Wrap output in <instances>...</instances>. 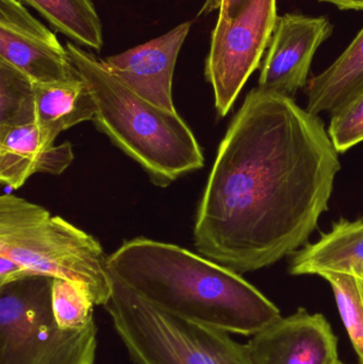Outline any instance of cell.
<instances>
[{"label": "cell", "instance_id": "8fae6325", "mask_svg": "<svg viewBox=\"0 0 363 364\" xmlns=\"http://www.w3.org/2000/svg\"><path fill=\"white\" fill-rule=\"evenodd\" d=\"M193 21H185L159 38L102 59L109 72L151 104L177 112L173 76L181 47Z\"/></svg>", "mask_w": 363, "mask_h": 364}, {"label": "cell", "instance_id": "4fadbf2b", "mask_svg": "<svg viewBox=\"0 0 363 364\" xmlns=\"http://www.w3.org/2000/svg\"><path fill=\"white\" fill-rule=\"evenodd\" d=\"M363 263V220H341L315 244L294 252L292 275L341 273L353 275Z\"/></svg>", "mask_w": 363, "mask_h": 364}, {"label": "cell", "instance_id": "5bb4252c", "mask_svg": "<svg viewBox=\"0 0 363 364\" xmlns=\"http://www.w3.org/2000/svg\"><path fill=\"white\" fill-rule=\"evenodd\" d=\"M306 110L318 115L340 110L363 94V28L347 50L309 81Z\"/></svg>", "mask_w": 363, "mask_h": 364}, {"label": "cell", "instance_id": "ba28073f", "mask_svg": "<svg viewBox=\"0 0 363 364\" xmlns=\"http://www.w3.org/2000/svg\"><path fill=\"white\" fill-rule=\"evenodd\" d=\"M0 60L34 83L79 78L66 47L21 0H0Z\"/></svg>", "mask_w": 363, "mask_h": 364}, {"label": "cell", "instance_id": "9a60e30c", "mask_svg": "<svg viewBox=\"0 0 363 364\" xmlns=\"http://www.w3.org/2000/svg\"><path fill=\"white\" fill-rule=\"evenodd\" d=\"M36 123L53 139L85 122H93L95 104L81 77L36 83Z\"/></svg>", "mask_w": 363, "mask_h": 364}, {"label": "cell", "instance_id": "cb8c5ba5", "mask_svg": "<svg viewBox=\"0 0 363 364\" xmlns=\"http://www.w3.org/2000/svg\"><path fill=\"white\" fill-rule=\"evenodd\" d=\"M354 276H356V277L362 278L363 280V263L362 264H360L359 267H357V269H355V272L353 273Z\"/></svg>", "mask_w": 363, "mask_h": 364}, {"label": "cell", "instance_id": "7a4b0ae2", "mask_svg": "<svg viewBox=\"0 0 363 364\" xmlns=\"http://www.w3.org/2000/svg\"><path fill=\"white\" fill-rule=\"evenodd\" d=\"M107 269L153 307L229 333L253 337L281 318L240 274L175 244L128 240L108 256Z\"/></svg>", "mask_w": 363, "mask_h": 364}, {"label": "cell", "instance_id": "2e32d148", "mask_svg": "<svg viewBox=\"0 0 363 364\" xmlns=\"http://www.w3.org/2000/svg\"><path fill=\"white\" fill-rule=\"evenodd\" d=\"M38 11L57 31L79 46L100 51L102 23L92 0H21Z\"/></svg>", "mask_w": 363, "mask_h": 364}, {"label": "cell", "instance_id": "52a82bcc", "mask_svg": "<svg viewBox=\"0 0 363 364\" xmlns=\"http://www.w3.org/2000/svg\"><path fill=\"white\" fill-rule=\"evenodd\" d=\"M277 17L276 0H251L234 18L219 15L211 33L205 77L212 87L220 117L232 110L249 76L259 68Z\"/></svg>", "mask_w": 363, "mask_h": 364}, {"label": "cell", "instance_id": "3957f363", "mask_svg": "<svg viewBox=\"0 0 363 364\" xmlns=\"http://www.w3.org/2000/svg\"><path fill=\"white\" fill-rule=\"evenodd\" d=\"M65 47L93 97L96 128L136 161L155 186L166 188L204 166L202 147L178 112L136 95L109 72L102 59L79 45L67 42Z\"/></svg>", "mask_w": 363, "mask_h": 364}, {"label": "cell", "instance_id": "6da1fadb", "mask_svg": "<svg viewBox=\"0 0 363 364\" xmlns=\"http://www.w3.org/2000/svg\"><path fill=\"white\" fill-rule=\"evenodd\" d=\"M323 121L293 98L251 90L228 127L194 223L198 254L238 274L306 245L340 171Z\"/></svg>", "mask_w": 363, "mask_h": 364}, {"label": "cell", "instance_id": "603a6c76", "mask_svg": "<svg viewBox=\"0 0 363 364\" xmlns=\"http://www.w3.org/2000/svg\"><path fill=\"white\" fill-rule=\"evenodd\" d=\"M330 2L341 10H363V0H320Z\"/></svg>", "mask_w": 363, "mask_h": 364}, {"label": "cell", "instance_id": "8992f818", "mask_svg": "<svg viewBox=\"0 0 363 364\" xmlns=\"http://www.w3.org/2000/svg\"><path fill=\"white\" fill-rule=\"evenodd\" d=\"M53 279L30 275L0 286V364H95V320L62 328L53 314Z\"/></svg>", "mask_w": 363, "mask_h": 364}, {"label": "cell", "instance_id": "d6986e66", "mask_svg": "<svg viewBox=\"0 0 363 364\" xmlns=\"http://www.w3.org/2000/svg\"><path fill=\"white\" fill-rule=\"evenodd\" d=\"M94 305L85 287L68 280L55 278L53 308L58 324L65 329L87 326L94 318Z\"/></svg>", "mask_w": 363, "mask_h": 364}, {"label": "cell", "instance_id": "7402d4cb", "mask_svg": "<svg viewBox=\"0 0 363 364\" xmlns=\"http://www.w3.org/2000/svg\"><path fill=\"white\" fill-rule=\"evenodd\" d=\"M30 275L33 274L30 273L16 261L9 257L0 256V286L10 284Z\"/></svg>", "mask_w": 363, "mask_h": 364}, {"label": "cell", "instance_id": "44dd1931", "mask_svg": "<svg viewBox=\"0 0 363 364\" xmlns=\"http://www.w3.org/2000/svg\"><path fill=\"white\" fill-rule=\"evenodd\" d=\"M251 2V0H206L198 13V16L208 15L219 10L220 16L234 18Z\"/></svg>", "mask_w": 363, "mask_h": 364}, {"label": "cell", "instance_id": "9c48e42d", "mask_svg": "<svg viewBox=\"0 0 363 364\" xmlns=\"http://www.w3.org/2000/svg\"><path fill=\"white\" fill-rule=\"evenodd\" d=\"M332 32V26L324 16L277 17L258 87L293 98L298 90L306 87L313 55Z\"/></svg>", "mask_w": 363, "mask_h": 364}, {"label": "cell", "instance_id": "5b68a950", "mask_svg": "<svg viewBox=\"0 0 363 364\" xmlns=\"http://www.w3.org/2000/svg\"><path fill=\"white\" fill-rule=\"evenodd\" d=\"M104 309L136 364H253L230 333L153 307L112 279Z\"/></svg>", "mask_w": 363, "mask_h": 364}, {"label": "cell", "instance_id": "7c38bea8", "mask_svg": "<svg viewBox=\"0 0 363 364\" xmlns=\"http://www.w3.org/2000/svg\"><path fill=\"white\" fill-rule=\"evenodd\" d=\"M38 124L0 132V182L16 190L36 174H63L75 159L72 143L55 144Z\"/></svg>", "mask_w": 363, "mask_h": 364}, {"label": "cell", "instance_id": "ac0fdd59", "mask_svg": "<svg viewBox=\"0 0 363 364\" xmlns=\"http://www.w3.org/2000/svg\"><path fill=\"white\" fill-rule=\"evenodd\" d=\"M320 276L332 286L343 324L363 364V280L350 274L323 273Z\"/></svg>", "mask_w": 363, "mask_h": 364}, {"label": "cell", "instance_id": "d4e9b609", "mask_svg": "<svg viewBox=\"0 0 363 364\" xmlns=\"http://www.w3.org/2000/svg\"><path fill=\"white\" fill-rule=\"evenodd\" d=\"M335 364H345V363H341V361H340V360H339V361H337V363H335Z\"/></svg>", "mask_w": 363, "mask_h": 364}, {"label": "cell", "instance_id": "ffe728a7", "mask_svg": "<svg viewBox=\"0 0 363 364\" xmlns=\"http://www.w3.org/2000/svg\"><path fill=\"white\" fill-rule=\"evenodd\" d=\"M328 134L338 153L363 142V94L332 113Z\"/></svg>", "mask_w": 363, "mask_h": 364}, {"label": "cell", "instance_id": "277c9868", "mask_svg": "<svg viewBox=\"0 0 363 364\" xmlns=\"http://www.w3.org/2000/svg\"><path fill=\"white\" fill-rule=\"evenodd\" d=\"M0 256L33 275L60 278L87 289L95 306L108 304L113 282L96 237L42 205L13 194L0 197Z\"/></svg>", "mask_w": 363, "mask_h": 364}, {"label": "cell", "instance_id": "30bf717a", "mask_svg": "<svg viewBox=\"0 0 363 364\" xmlns=\"http://www.w3.org/2000/svg\"><path fill=\"white\" fill-rule=\"evenodd\" d=\"M253 364H335L338 339L322 314L300 308L268 325L247 343Z\"/></svg>", "mask_w": 363, "mask_h": 364}, {"label": "cell", "instance_id": "e0dca14e", "mask_svg": "<svg viewBox=\"0 0 363 364\" xmlns=\"http://www.w3.org/2000/svg\"><path fill=\"white\" fill-rule=\"evenodd\" d=\"M36 83L0 60V132L36 123Z\"/></svg>", "mask_w": 363, "mask_h": 364}]
</instances>
